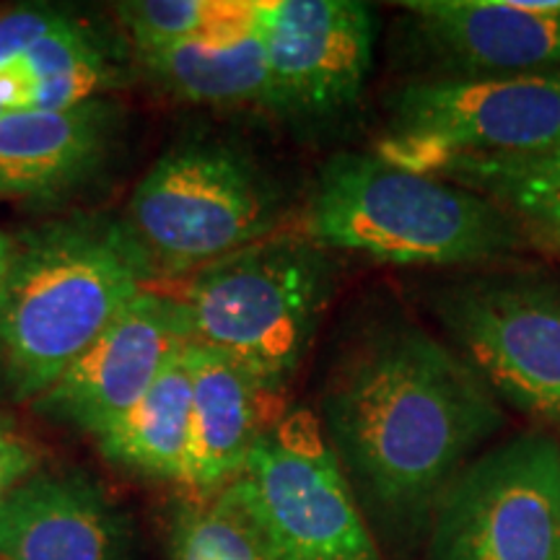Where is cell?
I'll list each match as a JSON object with an SVG mask.
<instances>
[{
	"label": "cell",
	"instance_id": "6da1fadb",
	"mask_svg": "<svg viewBox=\"0 0 560 560\" xmlns=\"http://www.w3.org/2000/svg\"><path fill=\"white\" fill-rule=\"evenodd\" d=\"M503 423L470 363L400 312L350 340L322 395L327 444L369 527L397 548L425 537L441 495Z\"/></svg>",
	"mask_w": 560,
	"mask_h": 560
},
{
	"label": "cell",
	"instance_id": "7a4b0ae2",
	"mask_svg": "<svg viewBox=\"0 0 560 560\" xmlns=\"http://www.w3.org/2000/svg\"><path fill=\"white\" fill-rule=\"evenodd\" d=\"M153 272L125 223L104 215L42 226L13 247L0 299V374L37 400L120 317Z\"/></svg>",
	"mask_w": 560,
	"mask_h": 560
},
{
	"label": "cell",
	"instance_id": "3957f363",
	"mask_svg": "<svg viewBox=\"0 0 560 560\" xmlns=\"http://www.w3.org/2000/svg\"><path fill=\"white\" fill-rule=\"evenodd\" d=\"M304 236L322 249L410 268L493 262L524 244L520 229L480 195L359 151L338 153L319 170Z\"/></svg>",
	"mask_w": 560,
	"mask_h": 560
},
{
	"label": "cell",
	"instance_id": "277c9868",
	"mask_svg": "<svg viewBox=\"0 0 560 560\" xmlns=\"http://www.w3.org/2000/svg\"><path fill=\"white\" fill-rule=\"evenodd\" d=\"M332 289L327 249L276 234L192 272L177 301L192 346L219 350L278 392L310 353Z\"/></svg>",
	"mask_w": 560,
	"mask_h": 560
},
{
	"label": "cell",
	"instance_id": "5b68a950",
	"mask_svg": "<svg viewBox=\"0 0 560 560\" xmlns=\"http://www.w3.org/2000/svg\"><path fill=\"white\" fill-rule=\"evenodd\" d=\"M283 223L278 187L247 153L221 140H190L138 182L125 226L151 268L198 272Z\"/></svg>",
	"mask_w": 560,
	"mask_h": 560
},
{
	"label": "cell",
	"instance_id": "8992f818",
	"mask_svg": "<svg viewBox=\"0 0 560 560\" xmlns=\"http://www.w3.org/2000/svg\"><path fill=\"white\" fill-rule=\"evenodd\" d=\"M221 493L272 560H382L346 472L310 412L278 418Z\"/></svg>",
	"mask_w": 560,
	"mask_h": 560
},
{
	"label": "cell",
	"instance_id": "52a82bcc",
	"mask_svg": "<svg viewBox=\"0 0 560 560\" xmlns=\"http://www.w3.org/2000/svg\"><path fill=\"white\" fill-rule=\"evenodd\" d=\"M450 346L499 400L560 423V280L542 272H478L429 296Z\"/></svg>",
	"mask_w": 560,
	"mask_h": 560
},
{
	"label": "cell",
	"instance_id": "ba28073f",
	"mask_svg": "<svg viewBox=\"0 0 560 560\" xmlns=\"http://www.w3.org/2000/svg\"><path fill=\"white\" fill-rule=\"evenodd\" d=\"M560 145V70L511 79L410 81L389 96L380 156L436 174L452 156H509Z\"/></svg>",
	"mask_w": 560,
	"mask_h": 560
},
{
	"label": "cell",
	"instance_id": "9c48e42d",
	"mask_svg": "<svg viewBox=\"0 0 560 560\" xmlns=\"http://www.w3.org/2000/svg\"><path fill=\"white\" fill-rule=\"evenodd\" d=\"M423 560H560V444L527 431L480 452L433 511Z\"/></svg>",
	"mask_w": 560,
	"mask_h": 560
},
{
	"label": "cell",
	"instance_id": "30bf717a",
	"mask_svg": "<svg viewBox=\"0 0 560 560\" xmlns=\"http://www.w3.org/2000/svg\"><path fill=\"white\" fill-rule=\"evenodd\" d=\"M257 26L268 52L265 109L327 125L359 107L374 60L376 19L355 0H272Z\"/></svg>",
	"mask_w": 560,
	"mask_h": 560
},
{
	"label": "cell",
	"instance_id": "8fae6325",
	"mask_svg": "<svg viewBox=\"0 0 560 560\" xmlns=\"http://www.w3.org/2000/svg\"><path fill=\"white\" fill-rule=\"evenodd\" d=\"M187 342L179 301L143 289L94 346L37 397V408L100 439L143 400Z\"/></svg>",
	"mask_w": 560,
	"mask_h": 560
},
{
	"label": "cell",
	"instance_id": "7c38bea8",
	"mask_svg": "<svg viewBox=\"0 0 560 560\" xmlns=\"http://www.w3.org/2000/svg\"><path fill=\"white\" fill-rule=\"evenodd\" d=\"M412 45L446 75L511 79L560 70V0L402 3Z\"/></svg>",
	"mask_w": 560,
	"mask_h": 560
},
{
	"label": "cell",
	"instance_id": "4fadbf2b",
	"mask_svg": "<svg viewBox=\"0 0 560 560\" xmlns=\"http://www.w3.org/2000/svg\"><path fill=\"white\" fill-rule=\"evenodd\" d=\"M128 527L79 472H34L0 503V560H125Z\"/></svg>",
	"mask_w": 560,
	"mask_h": 560
},
{
	"label": "cell",
	"instance_id": "5bb4252c",
	"mask_svg": "<svg viewBox=\"0 0 560 560\" xmlns=\"http://www.w3.org/2000/svg\"><path fill=\"white\" fill-rule=\"evenodd\" d=\"M192 441L185 486L221 493L242 472L252 446L270 429L268 402L276 392L229 355L190 342Z\"/></svg>",
	"mask_w": 560,
	"mask_h": 560
},
{
	"label": "cell",
	"instance_id": "9a60e30c",
	"mask_svg": "<svg viewBox=\"0 0 560 560\" xmlns=\"http://www.w3.org/2000/svg\"><path fill=\"white\" fill-rule=\"evenodd\" d=\"M115 107L96 100L62 112L21 109L0 117V195L50 198L81 185L115 132Z\"/></svg>",
	"mask_w": 560,
	"mask_h": 560
},
{
	"label": "cell",
	"instance_id": "2e32d148",
	"mask_svg": "<svg viewBox=\"0 0 560 560\" xmlns=\"http://www.w3.org/2000/svg\"><path fill=\"white\" fill-rule=\"evenodd\" d=\"M255 16L161 50L140 52L170 94L195 104H262L268 100V52Z\"/></svg>",
	"mask_w": 560,
	"mask_h": 560
},
{
	"label": "cell",
	"instance_id": "e0dca14e",
	"mask_svg": "<svg viewBox=\"0 0 560 560\" xmlns=\"http://www.w3.org/2000/svg\"><path fill=\"white\" fill-rule=\"evenodd\" d=\"M187 348L161 371L143 400L96 439L104 457L115 465L159 480H185L192 441V369Z\"/></svg>",
	"mask_w": 560,
	"mask_h": 560
},
{
	"label": "cell",
	"instance_id": "ac0fdd59",
	"mask_svg": "<svg viewBox=\"0 0 560 560\" xmlns=\"http://www.w3.org/2000/svg\"><path fill=\"white\" fill-rule=\"evenodd\" d=\"M436 177L493 202L524 240L560 255V145L509 156H452Z\"/></svg>",
	"mask_w": 560,
	"mask_h": 560
},
{
	"label": "cell",
	"instance_id": "d6986e66",
	"mask_svg": "<svg viewBox=\"0 0 560 560\" xmlns=\"http://www.w3.org/2000/svg\"><path fill=\"white\" fill-rule=\"evenodd\" d=\"M3 73L24 86V109L62 112L96 102V94L122 81V68L104 39L68 16Z\"/></svg>",
	"mask_w": 560,
	"mask_h": 560
},
{
	"label": "cell",
	"instance_id": "ffe728a7",
	"mask_svg": "<svg viewBox=\"0 0 560 560\" xmlns=\"http://www.w3.org/2000/svg\"><path fill=\"white\" fill-rule=\"evenodd\" d=\"M257 3H210V0H136L120 3L125 30L136 42L138 52L161 50L177 42L200 37L229 26L244 24L255 16Z\"/></svg>",
	"mask_w": 560,
	"mask_h": 560
},
{
	"label": "cell",
	"instance_id": "44dd1931",
	"mask_svg": "<svg viewBox=\"0 0 560 560\" xmlns=\"http://www.w3.org/2000/svg\"><path fill=\"white\" fill-rule=\"evenodd\" d=\"M172 556L174 560H272L249 522L223 493L179 511Z\"/></svg>",
	"mask_w": 560,
	"mask_h": 560
},
{
	"label": "cell",
	"instance_id": "7402d4cb",
	"mask_svg": "<svg viewBox=\"0 0 560 560\" xmlns=\"http://www.w3.org/2000/svg\"><path fill=\"white\" fill-rule=\"evenodd\" d=\"M66 19L68 13L52 9H13L0 13V73L24 58Z\"/></svg>",
	"mask_w": 560,
	"mask_h": 560
},
{
	"label": "cell",
	"instance_id": "603a6c76",
	"mask_svg": "<svg viewBox=\"0 0 560 560\" xmlns=\"http://www.w3.org/2000/svg\"><path fill=\"white\" fill-rule=\"evenodd\" d=\"M37 452L21 433L13 429L9 418L0 416V503L13 488L37 472Z\"/></svg>",
	"mask_w": 560,
	"mask_h": 560
},
{
	"label": "cell",
	"instance_id": "cb8c5ba5",
	"mask_svg": "<svg viewBox=\"0 0 560 560\" xmlns=\"http://www.w3.org/2000/svg\"><path fill=\"white\" fill-rule=\"evenodd\" d=\"M11 260H13V244H11L9 236H5V231L0 229V299H3L5 280H9Z\"/></svg>",
	"mask_w": 560,
	"mask_h": 560
}]
</instances>
